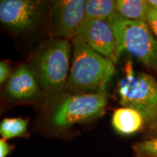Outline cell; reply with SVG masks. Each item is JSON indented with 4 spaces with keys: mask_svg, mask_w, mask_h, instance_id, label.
<instances>
[{
    "mask_svg": "<svg viewBox=\"0 0 157 157\" xmlns=\"http://www.w3.org/2000/svg\"><path fill=\"white\" fill-rule=\"evenodd\" d=\"M108 103L107 92L71 94L60 100L51 111L49 127L55 134H62L78 124L102 117Z\"/></svg>",
    "mask_w": 157,
    "mask_h": 157,
    "instance_id": "3957f363",
    "label": "cell"
},
{
    "mask_svg": "<svg viewBox=\"0 0 157 157\" xmlns=\"http://www.w3.org/2000/svg\"><path fill=\"white\" fill-rule=\"evenodd\" d=\"M115 73L114 63L93 50L82 37L73 39L72 64L66 85L68 93H105Z\"/></svg>",
    "mask_w": 157,
    "mask_h": 157,
    "instance_id": "6da1fadb",
    "label": "cell"
},
{
    "mask_svg": "<svg viewBox=\"0 0 157 157\" xmlns=\"http://www.w3.org/2000/svg\"><path fill=\"white\" fill-rule=\"evenodd\" d=\"M79 36L95 52L117 63L119 57L114 34L107 21H86Z\"/></svg>",
    "mask_w": 157,
    "mask_h": 157,
    "instance_id": "ba28073f",
    "label": "cell"
},
{
    "mask_svg": "<svg viewBox=\"0 0 157 157\" xmlns=\"http://www.w3.org/2000/svg\"><path fill=\"white\" fill-rule=\"evenodd\" d=\"M14 148L15 146L10 144L7 140L4 138L0 139V157H7Z\"/></svg>",
    "mask_w": 157,
    "mask_h": 157,
    "instance_id": "2e32d148",
    "label": "cell"
},
{
    "mask_svg": "<svg viewBox=\"0 0 157 157\" xmlns=\"http://www.w3.org/2000/svg\"><path fill=\"white\" fill-rule=\"evenodd\" d=\"M145 134L144 138H157V119L146 129Z\"/></svg>",
    "mask_w": 157,
    "mask_h": 157,
    "instance_id": "ac0fdd59",
    "label": "cell"
},
{
    "mask_svg": "<svg viewBox=\"0 0 157 157\" xmlns=\"http://www.w3.org/2000/svg\"><path fill=\"white\" fill-rule=\"evenodd\" d=\"M147 23L157 39V10L149 5L147 10Z\"/></svg>",
    "mask_w": 157,
    "mask_h": 157,
    "instance_id": "9a60e30c",
    "label": "cell"
},
{
    "mask_svg": "<svg viewBox=\"0 0 157 157\" xmlns=\"http://www.w3.org/2000/svg\"><path fill=\"white\" fill-rule=\"evenodd\" d=\"M44 5L36 0H1L0 21L12 31H28L39 21Z\"/></svg>",
    "mask_w": 157,
    "mask_h": 157,
    "instance_id": "52a82bcc",
    "label": "cell"
},
{
    "mask_svg": "<svg viewBox=\"0 0 157 157\" xmlns=\"http://www.w3.org/2000/svg\"><path fill=\"white\" fill-rule=\"evenodd\" d=\"M133 157H157V138H144L132 146Z\"/></svg>",
    "mask_w": 157,
    "mask_h": 157,
    "instance_id": "5bb4252c",
    "label": "cell"
},
{
    "mask_svg": "<svg viewBox=\"0 0 157 157\" xmlns=\"http://www.w3.org/2000/svg\"><path fill=\"white\" fill-rule=\"evenodd\" d=\"M111 125L118 134L131 136L141 131H146V121L136 110L122 107L115 110L111 118Z\"/></svg>",
    "mask_w": 157,
    "mask_h": 157,
    "instance_id": "30bf717a",
    "label": "cell"
},
{
    "mask_svg": "<svg viewBox=\"0 0 157 157\" xmlns=\"http://www.w3.org/2000/svg\"><path fill=\"white\" fill-rule=\"evenodd\" d=\"M87 0H58L52 4L51 33L54 36L76 38L86 22Z\"/></svg>",
    "mask_w": 157,
    "mask_h": 157,
    "instance_id": "8992f818",
    "label": "cell"
},
{
    "mask_svg": "<svg viewBox=\"0 0 157 157\" xmlns=\"http://www.w3.org/2000/svg\"><path fill=\"white\" fill-rule=\"evenodd\" d=\"M29 121L23 118H5L0 123V135L5 140L26 136Z\"/></svg>",
    "mask_w": 157,
    "mask_h": 157,
    "instance_id": "4fadbf2b",
    "label": "cell"
},
{
    "mask_svg": "<svg viewBox=\"0 0 157 157\" xmlns=\"http://www.w3.org/2000/svg\"><path fill=\"white\" fill-rule=\"evenodd\" d=\"M147 0H117L116 9L117 13L124 18L131 21L147 22Z\"/></svg>",
    "mask_w": 157,
    "mask_h": 157,
    "instance_id": "8fae6325",
    "label": "cell"
},
{
    "mask_svg": "<svg viewBox=\"0 0 157 157\" xmlns=\"http://www.w3.org/2000/svg\"><path fill=\"white\" fill-rule=\"evenodd\" d=\"M148 5L155 10H157V0H147Z\"/></svg>",
    "mask_w": 157,
    "mask_h": 157,
    "instance_id": "d6986e66",
    "label": "cell"
},
{
    "mask_svg": "<svg viewBox=\"0 0 157 157\" xmlns=\"http://www.w3.org/2000/svg\"><path fill=\"white\" fill-rule=\"evenodd\" d=\"M40 88L32 68L23 65L15 69L10 76L6 91L13 99L24 101L34 99L39 96Z\"/></svg>",
    "mask_w": 157,
    "mask_h": 157,
    "instance_id": "9c48e42d",
    "label": "cell"
},
{
    "mask_svg": "<svg viewBox=\"0 0 157 157\" xmlns=\"http://www.w3.org/2000/svg\"><path fill=\"white\" fill-rule=\"evenodd\" d=\"M125 67V75L118 84L119 103L138 111L148 128L157 119V80L151 74L135 71L130 62Z\"/></svg>",
    "mask_w": 157,
    "mask_h": 157,
    "instance_id": "5b68a950",
    "label": "cell"
},
{
    "mask_svg": "<svg viewBox=\"0 0 157 157\" xmlns=\"http://www.w3.org/2000/svg\"><path fill=\"white\" fill-rule=\"evenodd\" d=\"M107 22L113 29L119 58L127 52L157 73V39L148 23L126 19L118 13Z\"/></svg>",
    "mask_w": 157,
    "mask_h": 157,
    "instance_id": "7a4b0ae2",
    "label": "cell"
},
{
    "mask_svg": "<svg viewBox=\"0 0 157 157\" xmlns=\"http://www.w3.org/2000/svg\"><path fill=\"white\" fill-rule=\"evenodd\" d=\"M10 74V67L5 61L0 62V83L2 84Z\"/></svg>",
    "mask_w": 157,
    "mask_h": 157,
    "instance_id": "e0dca14e",
    "label": "cell"
},
{
    "mask_svg": "<svg viewBox=\"0 0 157 157\" xmlns=\"http://www.w3.org/2000/svg\"><path fill=\"white\" fill-rule=\"evenodd\" d=\"M71 44L66 39H56L35 56L31 66L40 87L54 95L66 90L69 75Z\"/></svg>",
    "mask_w": 157,
    "mask_h": 157,
    "instance_id": "277c9868",
    "label": "cell"
},
{
    "mask_svg": "<svg viewBox=\"0 0 157 157\" xmlns=\"http://www.w3.org/2000/svg\"><path fill=\"white\" fill-rule=\"evenodd\" d=\"M117 13L116 1L113 0H87L85 7L86 21H108Z\"/></svg>",
    "mask_w": 157,
    "mask_h": 157,
    "instance_id": "7c38bea8",
    "label": "cell"
}]
</instances>
